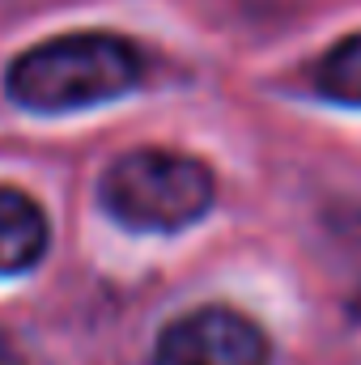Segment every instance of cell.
Returning <instances> with one entry per match:
<instances>
[{
	"instance_id": "5b68a950",
	"label": "cell",
	"mask_w": 361,
	"mask_h": 365,
	"mask_svg": "<svg viewBox=\"0 0 361 365\" xmlns=\"http://www.w3.org/2000/svg\"><path fill=\"white\" fill-rule=\"evenodd\" d=\"M310 86L345 106H361V34L340 38L310 73Z\"/></svg>"
},
{
	"instance_id": "8992f818",
	"label": "cell",
	"mask_w": 361,
	"mask_h": 365,
	"mask_svg": "<svg viewBox=\"0 0 361 365\" xmlns=\"http://www.w3.org/2000/svg\"><path fill=\"white\" fill-rule=\"evenodd\" d=\"M0 365H26V357H21V349L0 331Z\"/></svg>"
},
{
	"instance_id": "7a4b0ae2",
	"label": "cell",
	"mask_w": 361,
	"mask_h": 365,
	"mask_svg": "<svg viewBox=\"0 0 361 365\" xmlns=\"http://www.w3.org/2000/svg\"><path fill=\"white\" fill-rule=\"evenodd\" d=\"M217 182L200 158L175 149H132L106 166L98 182L102 208L136 234H175L213 208Z\"/></svg>"
},
{
	"instance_id": "277c9868",
	"label": "cell",
	"mask_w": 361,
	"mask_h": 365,
	"mask_svg": "<svg viewBox=\"0 0 361 365\" xmlns=\"http://www.w3.org/2000/svg\"><path fill=\"white\" fill-rule=\"evenodd\" d=\"M51 247L47 212L17 187L0 182V276H26Z\"/></svg>"
},
{
	"instance_id": "6da1fadb",
	"label": "cell",
	"mask_w": 361,
	"mask_h": 365,
	"mask_svg": "<svg viewBox=\"0 0 361 365\" xmlns=\"http://www.w3.org/2000/svg\"><path fill=\"white\" fill-rule=\"evenodd\" d=\"M145 77L141 51L102 30H77L34 43L9 64L4 90L30 115H73L136 90Z\"/></svg>"
},
{
	"instance_id": "3957f363",
	"label": "cell",
	"mask_w": 361,
	"mask_h": 365,
	"mask_svg": "<svg viewBox=\"0 0 361 365\" xmlns=\"http://www.w3.org/2000/svg\"><path fill=\"white\" fill-rule=\"evenodd\" d=\"M153 365H268V340L247 314L204 306L158 336Z\"/></svg>"
},
{
	"instance_id": "52a82bcc",
	"label": "cell",
	"mask_w": 361,
	"mask_h": 365,
	"mask_svg": "<svg viewBox=\"0 0 361 365\" xmlns=\"http://www.w3.org/2000/svg\"><path fill=\"white\" fill-rule=\"evenodd\" d=\"M349 310H353V319H357V323H361V289H357V293H353V302H349Z\"/></svg>"
}]
</instances>
